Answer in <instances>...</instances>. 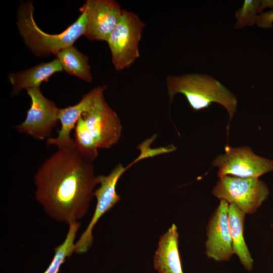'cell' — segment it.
Listing matches in <instances>:
<instances>
[{
    "mask_svg": "<svg viewBox=\"0 0 273 273\" xmlns=\"http://www.w3.org/2000/svg\"><path fill=\"white\" fill-rule=\"evenodd\" d=\"M34 180L35 197L46 213L68 224L86 214L98 184L92 163L70 147L58 148L41 165Z\"/></svg>",
    "mask_w": 273,
    "mask_h": 273,
    "instance_id": "1",
    "label": "cell"
},
{
    "mask_svg": "<svg viewBox=\"0 0 273 273\" xmlns=\"http://www.w3.org/2000/svg\"><path fill=\"white\" fill-rule=\"evenodd\" d=\"M166 86L170 104L178 94L186 97L195 111L208 108L213 103L219 104L229 113V124L236 113L237 100L235 96L218 80L208 74L168 75Z\"/></svg>",
    "mask_w": 273,
    "mask_h": 273,
    "instance_id": "2",
    "label": "cell"
},
{
    "mask_svg": "<svg viewBox=\"0 0 273 273\" xmlns=\"http://www.w3.org/2000/svg\"><path fill=\"white\" fill-rule=\"evenodd\" d=\"M79 10L81 14L67 28L59 34H48L36 24L32 3L24 2L21 3L18 12V28L25 43L35 55H56L60 51L73 46L79 37L84 35L86 13L82 6Z\"/></svg>",
    "mask_w": 273,
    "mask_h": 273,
    "instance_id": "3",
    "label": "cell"
},
{
    "mask_svg": "<svg viewBox=\"0 0 273 273\" xmlns=\"http://www.w3.org/2000/svg\"><path fill=\"white\" fill-rule=\"evenodd\" d=\"M145 27L136 14L123 10L120 21L106 41L117 71L129 67L140 57L139 43Z\"/></svg>",
    "mask_w": 273,
    "mask_h": 273,
    "instance_id": "4",
    "label": "cell"
},
{
    "mask_svg": "<svg viewBox=\"0 0 273 273\" xmlns=\"http://www.w3.org/2000/svg\"><path fill=\"white\" fill-rule=\"evenodd\" d=\"M219 178L213 195L229 204H235L245 214L254 213L269 194L266 185L258 178L226 175Z\"/></svg>",
    "mask_w": 273,
    "mask_h": 273,
    "instance_id": "5",
    "label": "cell"
},
{
    "mask_svg": "<svg viewBox=\"0 0 273 273\" xmlns=\"http://www.w3.org/2000/svg\"><path fill=\"white\" fill-rule=\"evenodd\" d=\"M225 153L217 156L212 166L218 168L219 178L231 175L241 178H259L273 170V161L259 156L247 146L224 147Z\"/></svg>",
    "mask_w": 273,
    "mask_h": 273,
    "instance_id": "6",
    "label": "cell"
},
{
    "mask_svg": "<svg viewBox=\"0 0 273 273\" xmlns=\"http://www.w3.org/2000/svg\"><path fill=\"white\" fill-rule=\"evenodd\" d=\"M132 163L126 167L119 163L107 175L97 176L100 186L94 192V196L97 199L96 207L86 229L75 243V252L77 254L85 253L88 250L93 243L94 227L102 216L120 201V196L116 192L117 184L124 172L133 165Z\"/></svg>",
    "mask_w": 273,
    "mask_h": 273,
    "instance_id": "7",
    "label": "cell"
},
{
    "mask_svg": "<svg viewBox=\"0 0 273 273\" xmlns=\"http://www.w3.org/2000/svg\"><path fill=\"white\" fill-rule=\"evenodd\" d=\"M27 93L31 99L30 107L25 120L15 128L35 140H48L59 121L60 109L43 95L39 87L28 89Z\"/></svg>",
    "mask_w": 273,
    "mask_h": 273,
    "instance_id": "8",
    "label": "cell"
},
{
    "mask_svg": "<svg viewBox=\"0 0 273 273\" xmlns=\"http://www.w3.org/2000/svg\"><path fill=\"white\" fill-rule=\"evenodd\" d=\"M101 93L81 117L93 135L98 149H108L119 141L122 131L120 119Z\"/></svg>",
    "mask_w": 273,
    "mask_h": 273,
    "instance_id": "9",
    "label": "cell"
},
{
    "mask_svg": "<svg viewBox=\"0 0 273 273\" xmlns=\"http://www.w3.org/2000/svg\"><path fill=\"white\" fill-rule=\"evenodd\" d=\"M82 7L87 17L84 35L90 40L106 42L121 19L120 5L114 0H87Z\"/></svg>",
    "mask_w": 273,
    "mask_h": 273,
    "instance_id": "10",
    "label": "cell"
},
{
    "mask_svg": "<svg viewBox=\"0 0 273 273\" xmlns=\"http://www.w3.org/2000/svg\"><path fill=\"white\" fill-rule=\"evenodd\" d=\"M229 203L224 200L211 215L206 228V256L216 261L229 260L234 254L229 224Z\"/></svg>",
    "mask_w": 273,
    "mask_h": 273,
    "instance_id": "11",
    "label": "cell"
},
{
    "mask_svg": "<svg viewBox=\"0 0 273 273\" xmlns=\"http://www.w3.org/2000/svg\"><path fill=\"white\" fill-rule=\"evenodd\" d=\"M107 86L104 85L92 89L84 95L80 101L74 105L60 109L59 120L61 128L57 137L47 140L48 146H55L57 148L70 147L74 148V140L70 133L83 113L88 110L97 97L104 92Z\"/></svg>",
    "mask_w": 273,
    "mask_h": 273,
    "instance_id": "12",
    "label": "cell"
},
{
    "mask_svg": "<svg viewBox=\"0 0 273 273\" xmlns=\"http://www.w3.org/2000/svg\"><path fill=\"white\" fill-rule=\"evenodd\" d=\"M158 273H184L178 250L177 228L173 223L160 238L153 257Z\"/></svg>",
    "mask_w": 273,
    "mask_h": 273,
    "instance_id": "13",
    "label": "cell"
},
{
    "mask_svg": "<svg viewBox=\"0 0 273 273\" xmlns=\"http://www.w3.org/2000/svg\"><path fill=\"white\" fill-rule=\"evenodd\" d=\"M63 71L59 61L55 59L43 62L25 70L11 73L8 79L13 87L12 95L19 94L22 89L39 87L43 82L48 81L55 73Z\"/></svg>",
    "mask_w": 273,
    "mask_h": 273,
    "instance_id": "14",
    "label": "cell"
},
{
    "mask_svg": "<svg viewBox=\"0 0 273 273\" xmlns=\"http://www.w3.org/2000/svg\"><path fill=\"white\" fill-rule=\"evenodd\" d=\"M245 215L235 204H229V224L234 254L237 255L245 269L250 271L253 268V260L244 238Z\"/></svg>",
    "mask_w": 273,
    "mask_h": 273,
    "instance_id": "15",
    "label": "cell"
},
{
    "mask_svg": "<svg viewBox=\"0 0 273 273\" xmlns=\"http://www.w3.org/2000/svg\"><path fill=\"white\" fill-rule=\"evenodd\" d=\"M55 56L60 62L63 71L86 82H92L93 77L88 58L75 47L73 46L64 49Z\"/></svg>",
    "mask_w": 273,
    "mask_h": 273,
    "instance_id": "16",
    "label": "cell"
},
{
    "mask_svg": "<svg viewBox=\"0 0 273 273\" xmlns=\"http://www.w3.org/2000/svg\"><path fill=\"white\" fill-rule=\"evenodd\" d=\"M74 149L85 161L92 163L98 157L97 145L81 116L74 128Z\"/></svg>",
    "mask_w": 273,
    "mask_h": 273,
    "instance_id": "17",
    "label": "cell"
},
{
    "mask_svg": "<svg viewBox=\"0 0 273 273\" xmlns=\"http://www.w3.org/2000/svg\"><path fill=\"white\" fill-rule=\"evenodd\" d=\"M66 238L62 243L54 249L55 254L47 268L42 273H59L61 265L67 258H70L75 252V239L77 232L80 225L78 221L69 223Z\"/></svg>",
    "mask_w": 273,
    "mask_h": 273,
    "instance_id": "18",
    "label": "cell"
},
{
    "mask_svg": "<svg viewBox=\"0 0 273 273\" xmlns=\"http://www.w3.org/2000/svg\"><path fill=\"white\" fill-rule=\"evenodd\" d=\"M267 8H273V1L245 0L236 13L237 22L235 28L240 29L256 23L258 15Z\"/></svg>",
    "mask_w": 273,
    "mask_h": 273,
    "instance_id": "19",
    "label": "cell"
},
{
    "mask_svg": "<svg viewBox=\"0 0 273 273\" xmlns=\"http://www.w3.org/2000/svg\"><path fill=\"white\" fill-rule=\"evenodd\" d=\"M156 137V135L153 136L139 145L137 149L141 151V153L136 158L138 160L140 161L157 155L171 152L176 150V147L173 145L166 147L151 149L150 147V144L154 141Z\"/></svg>",
    "mask_w": 273,
    "mask_h": 273,
    "instance_id": "20",
    "label": "cell"
},
{
    "mask_svg": "<svg viewBox=\"0 0 273 273\" xmlns=\"http://www.w3.org/2000/svg\"><path fill=\"white\" fill-rule=\"evenodd\" d=\"M273 24V10L258 16L256 24L260 28H270Z\"/></svg>",
    "mask_w": 273,
    "mask_h": 273,
    "instance_id": "21",
    "label": "cell"
}]
</instances>
